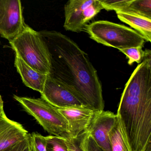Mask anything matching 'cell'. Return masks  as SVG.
Segmentation results:
<instances>
[{
    "instance_id": "11",
    "label": "cell",
    "mask_w": 151,
    "mask_h": 151,
    "mask_svg": "<svg viewBox=\"0 0 151 151\" xmlns=\"http://www.w3.org/2000/svg\"><path fill=\"white\" fill-rule=\"evenodd\" d=\"M29 136L21 124L10 120L5 112L0 116V151L14 146Z\"/></svg>"
},
{
    "instance_id": "8",
    "label": "cell",
    "mask_w": 151,
    "mask_h": 151,
    "mask_svg": "<svg viewBox=\"0 0 151 151\" xmlns=\"http://www.w3.org/2000/svg\"><path fill=\"white\" fill-rule=\"evenodd\" d=\"M41 95L42 99L57 108L86 107L71 92L50 75Z\"/></svg>"
},
{
    "instance_id": "6",
    "label": "cell",
    "mask_w": 151,
    "mask_h": 151,
    "mask_svg": "<svg viewBox=\"0 0 151 151\" xmlns=\"http://www.w3.org/2000/svg\"><path fill=\"white\" fill-rule=\"evenodd\" d=\"M103 9L100 0L69 1L64 6V29L75 32L83 31L87 23Z\"/></svg>"
},
{
    "instance_id": "19",
    "label": "cell",
    "mask_w": 151,
    "mask_h": 151,
    "mask_svg": "<svg viewBox=\"0 0 151 151\" xmlns=\"http://www.w3.org/2000/svg\"><path fill=\"white\" fill-rule=\"evenodd\" d=\"M79 145L83 151H104L94 141L88 132H86L81 136Z\"/></svg>"
},
{
    "instance_id": "23",
    "label": "cell",
    "mask_w": 151,
    "mask_h": 151,
    "mask_svg": "<svg viewBox=\"0 0 151 151\" xmlns=\"http://www.w3.org/2000/svg\"><path fill=\"white\" fill-rule=\"evenodd\" d=\"M4 102L1 95H0V116L4 113Z\"/></svg>"
},
{
    "instance_id": "4",
    "label": "cell",
    "mask_w": 151,
    "mask_h": 151,
    "mask_svg": "<svg viewBox=\"0 0 151 151\" xmlns=\"http://www.w3.org/2000/svg\"><path fill=\"white\" fill-rule=\"evenodd\" d=\"M85 31L93 40L121 50L145 45V39L138 32L122 24L99 21L86 24Z\"/></svg>"
},
{
    "instance_id": "7",
    "label": "cell",
    "mask_w": 151,
    "mask_h": 151,
    "mask_svg": "<svg viewBox=\"0 0 151 151\" xmlns=\"http://www.w3.org/2000/svg\"><path fill=\"white\" fill-rule=\"evenodd\" d=\"M20 0H0V35L12 40L25 25Z\"/></svg>"
},
{
    "instance_id": "9",
    "label": "cell",
    "mask_w": 151,
    "mask_h": 151,
    "mask_svg": "<svg viewBox=\"0 0 151 151\" xmlns=\"http://www.w3.org/2000/svg\"><path fill=\"white\" fill-rule=\"evenodd\" d=\"M117 115L109 111H95L87 129L96 144L104 151H112L109 133L115 124Z\"/></svg>"
},
{
    "instance_id": "18",
    "label": "cell",
    "mask_w": 151,
    "mask_h": 151,
    "mask_svg": "<svg viewBox=\"0 0 151 151\" xmlns=\"http://www.w3.org/2000/svg\"><path fill=\"white\" fill-rule=\"evenodd\" d=\"M132 0H100L103 9L107 11L114 10L116 12H124L131 2Z\"/></svg>"
},
{
    "instance_id": "16",
    "label": "cell",
    "mask_w": 151,
    "mask_h": 151,
    "mask_svg": "<svg viewBox=\"0 0 151 151\" xmlns=\"http://www.w3.org/2000/svg\"><path fill=\"white\" fill-rule=\"evenodd\" d=\"M120 51L127 56L129 59L128 64L130 65H132L134 62L141 63L147 54L151 52L150 50L144 51L141 47H131Z\"/></svg>"
},
{
    "instance_id": "20",
    "label": "cell",
    "mask_w": 151,
    "mask_h": 151,
    "mask_svg": "<svg viewBox=\"0 0 151 151\" xmlns=\"http://www.w3.org/2000/svg\"><path fill=\"white\" fill-rule=\"evenodd\" d=\"M30 142L32 151H47L45 137L37 132L30 134Z\"/></svg>"
},
{
    "instance_id": "25",
    "label": "cell",
    "mask_w": 151,
    "mask_h": 151,
    "mask_svg": "<svg viewBox=\"0 0 151 151\" xmlns=\"http://www.w3.org/2000/svg\"><path fill=\"white\" fill-rule=\"evenodd\" d=\"M23 151H32L31 147L30 145V142L29 145L28 146L24 149Z\"/></svg>"
},
{
    "instance_id": "5",
    "label": "cell",
    "mask_w": 151,
    "mask_h": 151,
    "mask_svg": "<svg viewBox=\"0 0 151 151\" xmlns=\"http://www.w3.org/2000/svg\"><path fill=\"white\" fill-rule=\"evenodd\" d=\"M14 98L49 134L63 137L68 135V122L57 108L42 98L33 99L16 95Z\"/></svg>"
},
{
    "instance_id": "17",
    "label": "cell",
    "mask_w": 151,
    "mask_h": 151,
    "mask_svg": "<svg viewBox=\"0 0 151 151\" xmlns=\"http://www.w3.org/2000/svg\"><path fill=\"white\" fill-rule=\"evenodd\" d=\"M45 138L47 151H68L65 137L50 135Z\"/></svg>"
},
{
    "instance_id": "15",
    "label": "cell",
    "mask_w": 151,
    "mask_h": 151,
    "mask_svg": "<svg viewBox=\"0 0 151 151\" xmlns=\"http://www.w3.org/2000/svg\"><path fill=\"white\" fill-rule=\"evenodd\" d=\"M124 12L151 19V0H132Z\"/></svg>"
},
{
    "instance_id": "14",
    "label": "cell",
    "mask_w": 151,
    "mask_h": 151,
    "mask_svg": "<svg viewBox=\"0 0 151 151\" xmlns=\"http://www.w3.org/2000/svg\"><path fill=\"white\" fill-rule=\"evenodd\" d=\"M117 115L116 122L109 133L112 151H131L122 124Z\"/></svg>"
},
{
    "instance_id": "3",
    "label": "cell",
    "mask_w": 151,
    "mask_h": 151,
    "mask_svg": "<svg viewBox=\"0 0 151 151\" xmlns=\"http://www.w3.org/2000/svg\"><path fill=\"white\" fill-rule=\"evenodd\" d=\"M9 44L16 55L31 68L43 74H51V55L40 32L26 24L22 32Z\"/></svg>"
},
{
    "instance_id": "21",
    "label": "cell",
    "mask_w": 151,
    "mask_h": 151,
    "mask_svg": "<svg viewBox=\"0 0 151 151\" xmlns=\"http://www.w3.org/2000/svg\"><path fill=\"white\" fill-rule=\"evenodd\" d=\"M68 151H83L79 145V142L78 139H73L68 136L65 137Z\"/></svg>"
},
{
    "instance_id": "12",
    "label": "cell",
    "mask_w": 151,
    "mask_h": 151,
    "mask_svg": "<svg viewBox=\"0 0 151 151\" xmlns=\"http://www.w3.org/2000/svg\"><path fill=\"white\" fill-rule=\"evenodd\" d=\"M14 65L24 84L27 87L42 93L48 75L37 71L15 55Z\"/></svg>"
},
{
    "instance_id": "22",
    "label": "cell",
    "mask_w": 151,
    "mask_h": 151,
    "mask_svg": "<svg viewBox=\"0 0 151 151\" xmlns=\"http://www.w3.org/2000/svg\"><path fill=\"white\" fill-rule=\"evenodd\" d=\"M29 144L30 137L29 136L27 138L25 139L20 143H18L14 146L11 147L9 148L1 151H23L24 149L29 145Z\"/></svg>"
},
{
    "instance_id": "2",
    "label": "cell",
    "mask_w": 151,
    "mask_h": 151,
    "mask_svg": "<svg viewBox=\"0 0 151 151\" xmlns=\"http://www.w3.org/2000/svg\"><path fill=\"white\" fill-rule=\"evenodd\" d=\"M116 114L131 151H144L151 140V54L137 66L125 84Z\"/></svg>"
},
{
    "instance_id": "10",
    "label": "cell",
    "mask_w": 151,
    "mask_h": 151,
    "mask_svg": "<svg viewBox=\"0 0 151 151\" xmlns=\"http://www.w3.org/2000/svg\"><path fill=\"white\" fill-rule=\"evenodd\" d=\"M57 109L68 122L69 137L75 139L86 132L95 112L85 107Z\"/></svg>"
},
{
    "instance_id": "24",
    "label": "cell",
    "mask_w": 151,
    "mask_h": 151,
    "mask_svg": "<svg viewBox=\"0 0 151 151\" xmlns=\"http://www.w3.org/2000/svg\"><path fill=\"white\" fill-rule=\"evenodd\" d=\"M144 151H151V143L150 142V143L147 145V146L146 148H145V150H144Z\"/></svg>"
},
{
    "instance_id": "13",
    "label": "cell",
    "mask_w": 151,
    "mask_h": 151,
    "mask_svg": "<svg viewBox=\"0 0 151 151\" xmlns=\"http://www.w3.org/2000/svg\"><path fill=\"white\" fill-rule=\"evenodd\" d=\"M119 20L137 30L147 42L151 41V19L122 12H116Z\"/></svg>"
},
{
    "instance_id": "1",
    "label": "cell",
    "mask_w": 151,
    "mask_h": 151,
    "mask_svg": "<svg viewBox=\"0 0 151 151\" xmlns=\"http://www.w3.org/2000/svg\"><path fill=\"white\" fill-rule=\"evenodd\" d=\"M51 55V76L59 81L86 107L104 110L101 83L88 55L66 35L40 32Z\"/></svg>"
}]
</instances>
